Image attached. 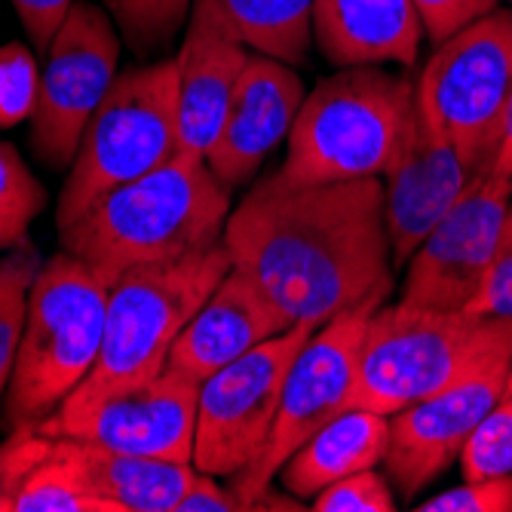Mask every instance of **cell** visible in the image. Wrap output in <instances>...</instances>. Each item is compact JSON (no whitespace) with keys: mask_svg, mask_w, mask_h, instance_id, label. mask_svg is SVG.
<instances>
[{"mask_svg":"<svg viewBox=\"0 0 512 512\" xmlns=\"http://www.w3.org/2000/svg\"><path fill=\"white\" fill-rule=\"evenodd\" d=\"M387 436H390L387 414L368 408H347L319 433H313L283 463L279 476H283L289 494L301 500H313L319 491L335 485L338 479L384 463Z\"/></svg>","mask_w":512,"mask_h":512,"instance_id":"obj_20","label":"cell"},{"mask_svg":"<svg viewBox=\"0 0 512 512\" xmlns=\"http://www.w3.org/2000/svg\"><path fill=\"white\" fill-rule=\"evenodd\" d=\"M56 439L43 436L37 427H16L0 442V512H13V500L28 473L53 454Z\"/></svg>","mask_w":512,"mask_h":512,"instance_id":"obj_30","label":"cell"},{"mask_svg":"<svg viewBox=\"0 0 512 512\" xmlns=\"http://www.w3.org/2000/svg\"><path fill=\"white\" fill-rule=\"evenodd\" d=\"M494 172L509 178L512 175V96L506 102V114H503V129H500V148L494 157Z\"/></svg>","mask_w":512,"mask_h":512,"instance_id":"obj_36","label":"cell"},{"mask_svg":"<svg viewBox=\"0 0 512 512\" xmlns=\"http://www.w3.org/2000/svg\"><path fill=\"white\" fill-rule=\"evenodd\" d=\"M108 292V279L65 249L40 264L4 396L10 430L37 427L86 381L102 350Z\"/></svg>","mask_w":512,"mask_h":512,"instance_id":"obj_5","label":"cell"},{"mask_svg":"<svg viewBox=\"0 0 512 512\" xmlns=\"http://www.w3.org/2000/svg\"><path fill=\"white\" fill-rule=\"evenodd\" d=\"M224 246L237 270L310 329L341 313H375L396 289L378 175L307 184L279 169L230 212Z\"/></svg>","mask_w":512,"mask_h":512,"instance_id":"obj_1","label":"cell"},{"mask_svg":"<svg viewBox=\"0 0 512 512\" xmlns=\"http://www.w3.org/2000/svg\"><path fill=\"white\" fill-rule=\"evenodd\" d=\"M414 7L424 19L430 40L442 43L460 28H467L470 22L500 7V0H414Z\"/></svg>","mask_w":512,"mask_h":512,"instance_id":"obj_33","label":"cell"},{"mask_svg":"<svg viewBox=\"0 0 512 512\" xmlns=\"http://www.w3.org/2000/svg\"><path fill=\"white\" fill-rule=\"evenodd\" d=\"M40 89V71L28 46H0V129L31 120Z\"/></svg>","mask_w":512,"mask_h":512,"instance_id":"obj_28","label":"cell"},{"mask_svg":"<svg viewBox=\"0 0 512 512\" xmlns=\"http://www.w3.org/2000/svg\"><path fill=\"white\" fill-rule=\"evenodd\" d=\"M240 509H243V503L237 500L234 491L221 488L218 476H209L200 470L175 506V512H240Z\"/></svg>","mask_w":512,"mask_h":512,"instance_id":"obj_35","label":"cell"},{"mask_svg":"<svg viewBox=\"0 0 512 512\" xmlns=\"http://www.w3.org/2000/svg\"><path fill=\"white\" fill-rule=\"evenodd\" d=\"M414 96L470 175L494 166L512 96V7H494L436 43Z\"/></svg>","mask_w":512,"mask_h":512,"instance_id":"obj_8","label":"cell"},{"mask_svg":"<svg viewBox=\"0 0 512 512\" xmlns=\"http://www.w3.org/2000/svg\"><path fill=\"white\" fill-rule=\"evenodd\" d=\"M13 512H120L117 503L102 497L68 454L65 442L56 439L53 454L28 473L22 482Z\"/></svg>","mask_w":512,"mask_h":512,"instance_id":"obj_23","label":"cell"},{"mask_svg":"<svg viewBox=\"0 0 512 512\" xmlns=\"http://www.w3.org/2000/svg\"><path fill=\"white\" fill-rule=\"evenodd\" d=\"M509 4H512V0H509Z\"/></svg>","mask_w":512,"mask_h":512,"instance_id":"obj_38","label":"cell"},{"mask_svg":"<svg viewBox=\"0 0 512 512\" xmlns=\"http://www.w3.org/2000/svg\"><path fill=\"white\" fill-rule=\"evenodd\" d=\"M512 359V316L430 307L371 313L350 408L396 414Z\"/></svg>","mask_w":512,"mask_h":512,"instance_id":"obj_3","label":"cell"},{"mask_svg":"<svg viewBox=\"0 0 512 512\" xmlns=\"http://www.w3.org/2000/svg\"><path fill=\"white\" fill-rule=\"evenodd\" d=\"M368 319L371 313L365 310L335 316L332 322L319 325L295 356L264 454L249 463L243 473L230 476V491L237 494L243 509L255 506V500L283 470V463L313 433H319L341 411L350 408Z\"/></svg>","mask_w":512,"mask_h":512,"instance_id":"obj_10","label":"cell"},{"mask_svg":"<svg viewBox=\"0 0 512 512\" xmlns=\"http://www.w3.org/2000/svg\"><path fill=\"white\" fill-rule=\"evenodd\" d=\"M80 463L86 482L120 512H175L178 500L197 476L194 463L111 451L80 439H62Z\"/></svg>","mask_w":512,"mask_h":512,"instance_id":"obj_21","label":"cell"},{"mask_svg":"<svg viewBox=\"0 0 512 512\" xmlns=\"http://www.w3.org/2000/svg\"><path fill=\"white\" fill-rule=\"evenodd\" d=\"M40 264L43 258L31 243L10 249L0 258V405H4V396L13 378L16 353H19L25 319H28L31 286L37 279Z\"/></svg>","mask_w":512,"mask_h":512,"instance_id":"obj_24","label":"cell"},{"mask_svg":"<svg viewBox=\"0 0 512 512\" xmlns=\"http://www.w3.org/2000/svg\"><path fill=\"white\" fill-rule=\"evenodd\" d=\"M512 191L494 166L476 172L405 264L402 304L467 310L491 264Z\"/></svg>","mask_w":512,"mask_h":512,"instance_id":"obj_12","label":"cell"},{"mask_svg":"<svg viewBox=\"0 0 512 512\" xmlns=\"http://www.w3.org/2000/svg\"><path fill=\"white\" fill-rule=\"evenodd\" d=\"M255 53L301 65L313 43L316 0H221Z\"/></svg>","mask_w":512,"mask_h":512,"instance_id":"obj_22","label":"cell"},{"mask_svg":"<svg viewBox=\"0 0 512 512\" xmlns=\"http://www.w3.org/2000/svg\"><path fill=\"white\" fill-rule=\"evenodd\" d=\"M460 470L467 479L512 473V387L482 417L470 442L463 445Z\"/></svg>","mask_w":512,"mask_h":512,"instance_id":"obj_27","label":"cell"},{"mask_svg":"<svg viewBox=\"0 0 512 512\" xmlns=\"http://www.w3.org/2000/svg\"><path fill=\"white\" fill-rule=\"evenodd\" d=\"M13 7H16L31 43L40 53H46L53 37L59 34V28L65 25L74 0H13Z\"/></svg>","mask_w":512,"mask_h":512,"instance_id":"obj_34","label":"cell"},{"mask_svg":"<svg viewBox=\"0 0 512 512\" xmlns=\"http://www.w3.org/2000/svg\"><path fill=\"white\" fill-rule=\"evenodd\" d=\"M227 218L230 188L206 157L175 151L163 166L99 197L59 234L65 252L114 283L126 270L218 246Z\"/></svg>","mask_w":512,"mask_h":512,"instance_id":"obj_2","label":"cell"},{"mask_svg":"<svg viewBox=\"0 0 512 512\" xmlns=\"http://www.w3.org/2000/svg\"><path fill=\"white\" fill-rule=\"evenodd\" d=\"M292 325L295 322L243 270L230 267L175 338L166 368L194 384H203L218 368L289 332Z\"/></svg>","mask_w":512,"mask_h":512,"instance_id":"obj_18","label":"cell"},{"mask_svg":"<svg viewBox=\"0 0 512 512\" xmlns=\"http://www.w3.org/2000/svg\"><path fill=\"white\" fill-rule=\"evenodd\" d=\"M509 387L512 359L390 414L384 473L402 500H414L417 491L460 460L473 430Z\"/></svg>","mask_w":512,"mask_h":512,"instance_id":"obj_14","label":"cell"},{"mask_svg":"<svg viewBox=\"0 0 512 512\" xmlns=\"http://www.w3.org/2000/svg\"><path fill=\"white\" fill-rule=\"evenodd\" d=\"M178 151L175 59L142 62L117 74L89 117L59 197L56 224L71 227L92 203L148 175Z\"/></svg>","mask_w":512,"mask_h":512,"instance_id":"obj_7","label":"cell"},{"mask_svg":"<svg viewBox=\"0 0 512 512\" xmlns=\"http://www.w3.org/2000/svg\"><path fill=\"white\" fill-rule=\"evenodd\" d=\"M46 191L19 151L0 142V252L28 243L31 221L43 212Z\"/></svg>","mask_w":512,"mask_h":512,"instance_id":"obj_26","label":"cell"},{"mask_svg":"<svg viewBox=\"0 0 512 512\" xmlns=\"http://www.w3.org/2000/svg\"><path fill=\"white\" fill-rule=\"evenodd\" d=\"M230 267L234 258L221 240L203 252L145 264L117 276L108 292L99 359L86 381L59 408L77 411L160 378L175 338Z\"/></svg>","mask_w":512,"mask_h":512,"instance_id":"obj_4","label":"cell"},{"mask_svg":"<svg viewBox=\"0 0 512 512\" xmlns=\"http://www.w3.org/2000/svg\"><path fill=\"white\" fill-rule=\"evenodd\" d=\"M509 191H512V175H509Z\"/></svg>","mask_w":512,"mask_h":512,"instance_id":"obj_37","label":"cell"},{"mask_svg":"<svg viewBox=\"0 0 512 512\" xmlns=\"http://www.w3.org/2000/svg\"><path fill=\"white\" fill-rule=\"evenodd\" d=\"M313 512H393L396 494L387 473L375 467L338 479L313 497Z\"/></svg>","mask_w":512,"mask_h":512,"instance_id":"obj_29","label":"cell"},{"mask_svg":"<svg viewBox=\"0 0 512 512\" xmlns=\"http://www.w3.org/2000/svg\"><path fill=\"white\" fill-rule=\"evenodd\" d=\"M313 332L310 325H292L200 384L194 430V467L200 473L230 479L264 454L286 375Z\"/></svg>","mask_w":512,"mask_h":512,"instance_id":"obj_9","label":"cell"},{"mask_svg":"<svg viewBox=\"0 0 512 512\" xmlns=\"http://www.w3.org/2000/svg\"><path fill=\"white\" fill-rule=\"evenodd\" d=\"M197 393L200 384L166 368L160 378L86 408H59L37 430L50 439H80L111 451L194 463Z\"/></svg>","mask_w":512,"mask_h":512,"instance_id":"obj_13","label":"cell"},{"mask_svg":"<svg viewBox=\"0 0 512 512\" xmlns=\"http://www.w3.org/2000/svg\"><path fill=\"white\" fill-rule=\"evenodd\" d=\"M304 96V83L289 62L264 53L249 56L224 126L206 151V163L224 188H240L255 178L276 145L289 138Z\"/></svg>","mask_w":512,"mask_h":512,"instance_id":"obj_17","label":"cell"},{"mask_svg":"<svg viewBox=\"0 0 512 512\" xmlns=\"http://www.w3.org/2000/svg\"><path fill=\"white\" fill-rule=\"evenodd\" d=\"M384 221L393 264L402 267L436 221L467 191L470 169L414 96L390 163L384 166Z\"/></svg>","mask_w":512,"mask_h":512,"instance_id":"obj_15","label":"cell"},{"mask_svg":"<svg viewBox=\"0 0 512 512\" xmlns=\"http://www.w3.org/2000/svg\"><path fill=\"white\" fill-rule=\"evenodd\" d=\"M129 50L151 62L188 28L194 0H102Z\"/></svg>","mask_w":512,"mask_h":512,"instance_id":"obj_25","label":"cell"},{"mask_svg":"<svg viewBox=\"0 0 512 512\" xmlns=\"http://www.w3.org/2000/svg\"><path fill=\"white\" fill-rule=\"evenodd\" d=\"M43 56L46 65L31 114V148L50 169H71L89 117L117 80L120 37L114 19L96 4L74 0Z\"/></svg>","mask_w":512,"mask_h":512,"instance_id":"obj_11","label":"cell"},{"mask_svg":"<svg viewBox=\"0 0 512 512\" xmlns=\"http://www.w3.org/2000/svg\"><path fill=\"white\" fill-rule=\"evenodd\" d=\"M473 313H488V316H512V200L503 215L497 246L491 255V264L485 270L482 286L467 307Z\"/></svg>","mask_w":512,"mask_h":512,"instance_id":"obj_32","label":"cell"},{"mask_svg":"<svg viewBox=\"0 0 512 512\" xmlns=\"http://www.w3.org/2000/svg\"><path fill=\"white\" fill-rule=\"evenodd\" d=\"M417 512H512V473L476 476L417 503Z\"/></svg>","mask_w":512,"mask_h":512,"instance_id":"obj_31","label":"cell"},{"mask_svg":"<svg viewBox=\"0 0 512 512\" xmlns=\"http://www.w3.org/2000/svg\"><path fill=\"white\" fill-rule=\"evenodd\" d=\"M424 19L414 0H316L313 40L338 68L414 65L424 43Z\"/></svg>","mask_w":512,"mask_h":512,"instance_id":"obj_19","label":"cell"},{"mask_svg":"<svg viewBox=\"0 0 512 512\" xmlns=\"http://www.w3.org/2000/svg\"><path fill=\"white\" fill-rule=\"evenodd\" d=\"M414 89L417 83L381 65L338 68L319 80L289 132L283 172L307 184L381 175L414 105Z\"/></svg>","mask_w":512,"mask_h":512,"instance_id":"obj_6","label":"cell"},{"mask_svg":"<svg viewBox=\"0 0 512 512\" xmlns=\"http://www.w3.org/2000/svg\"><path fill=\"white\" fill-rule=\"evenodd\" d=\"M249 56L252 46L243 40L221 0H194L181 50L175 56L181 154L206 157L215 145Z\"/></svg>","mask_w":512,"mask_h":512,"instance_id":"obj_16","label":"cell"}]
</instances>
